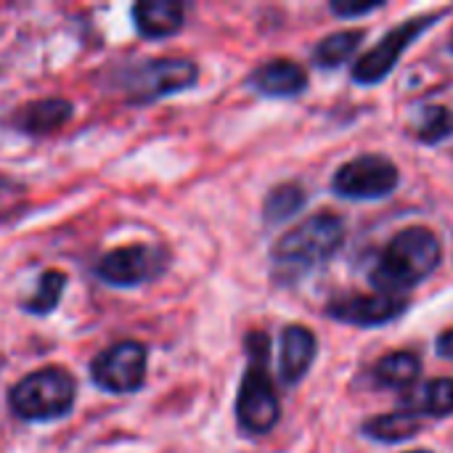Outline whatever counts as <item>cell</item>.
I'll use <instances>...</instances> for the list:
<instances>
[{
	"label": "cell",
	"instance_id": "obj_1",
	"mask_svg": "<svg viewBox=\"0 0 453 453\" xmlns=\"http://www.w3.org/2000/svg\"><path fill=\"white\" fill-rule=\"evenodd\" d=\"M443 260V244L427 226H411L398 231L380 252L369 281L385 297H401L425 284Z\"/></svg>",
	"mask_w": 453,
	"mask_h": 453
},
{
	"label": "cell",
	"instance_id": "obj_2",
	"mask_svg": "<svg viewBox=\"0 0 453 453\" xmlns=\"http://www.w3.org/2000/svg\"><path fill=\"white\" fill-rule=\"evenodd\" d=\"M345 244V220L334 212H316L289 228L271 250L273 279L295 284L329 263Z\"/></svg>",
	"mask_w": 453,
	"mask_h": 453
},
{
	"label": "cell",
	"instance_id": "obj_3",
	"mask_svg": "<svg viewBox=\"0 0 453 453\" xmlns=\"http://www.w3.org/2000/svg\"><path fill=\"white\" fill-rule=\"evenodd\" d=\"M268 334L252 332L247 337L250 366L242 377V388L236 395V422L247 435H265L281 419V403L268 372Z\"/></svg>",
	"mask_w": 453,
	"mask_h": 453
},
{
	"label": "cell",
	"instance_id": "obj_4",
	"mask_svg": "<svg viewBox=\"0 0 453 453\" xmlns=\"http://www.w3.org/2000/svg\"><path fill=\"white\" fill-rule=\"evenodd\" d=\"M74 377L66 369L45 366L16 382L8 395V403L11 411L24 422H50L66 417L74 406Z\"/></svg>",
	"mask_w": 453,
	"mask_h": 453
},
{
	"label": "cell",
	"instance_id": "obj_5",
	"mask_svg": "<svg viewBox=\"0 0 453 453\" xmlns=\"http://www.w3.org/2000/svg\"><path fill=\"white\" fill-rule=\"evenodd\" d=\"M446 13H449V11L422 13V16H411V19L401 21L398 27H393L372 50H366V53L356 61V66H353V72H350L353 82H358V85H380V82L398 66V61L403 58V53H406L427 29H433Z\"/></svg>",
	"mask_w": 453,
	"mask_h": 453
},
{
	"label": "cell",
	"instance_id": "obj_6",
	"mask_svg": "<svg viewBox=\"0 0 453 453\" xmlns=\"http://www.w3.org/2000/svg\"><path fill=\"white\" fill-rule=\"evenodd\" d=\"M401 183V170L393 159L382 154H361L350 162H345L334 178L332 191L342 199L353 202H372L390 196Z\"/></svg>",
	"mask_w": 453,
	"mask_h": 453
},
{
	"label": "cell",
	"instance_id": "obj_7",
	"mask_svg": "<svg viewBox=\"0 0 453 453\" xmlns=\"http://www.w3.org/2000/svg\"><path fill=\"white\" fill-rule=\"evenodd\" d=\"M146 366H149V350L143 342H133V340H122L117 345H111L109 350H104L93 366V382L106 390V393H135L143 388L146 380Z\"/></svg>",
	"mask_w": 453,
	"mask_h": 453
},
{
	"label": "cell",
	"instance_id": "obj_8",
	"mask_svg": "<svg viewBox=\"0 0 453 453\" xmlns=\"http://www.w3.org/2000/svg\"><path fill=\"white\" fill-rule=\"evenodd\" d=\"M165 250L149 244H130L106 252L96 265V276L111 287H138L149 279H157L165 271Z\"/></svg>",
	"mask_w": 453,
	"mask_h": 453
},
{
	"label": "cell",
	"instance_id": "obj_9",
	"mask_svg": "<svg viewBox=\"0 0 453 453\" xmlns=\"http://www.w3.org/2000/svg\"><path fill=\"white\" fill-rule=\"evenodd\" d=\"M199 80V66L188 58H154L133 72L127 90L133 101H154L170 93L194 88Z\"/></svg>",
	"mask_w": 453,
	"mask_h": 453
},
{
	"label": "cell",
	"instance_id": "obj_10",
	"mask_svg": "<svg viewBox=\"0 0 453 453\" xmlns=\"http://www.w3.org/2000/svg\"><path fill=\"white\" fill-rule=\"evenodd\" d=\"M406 311H409V303L403 297H385V295H372V297L353 295V297L332 300L326 305L329 319H334L340 324L361 326V329L385 326L390 321H398Z\"/></svg>",
	"mask_w": 453,
	"mask_h": 453
},
{
	"label": "cell",
	"instance_id": "obj_11",
	"mask_svg": "<svg viewBox=\"0 0 453 453\" xmlns=\"http://www.w3.org/2000/svg\"><path fill=\"white\" fill-rule=\"evenodd\" d=\"M319 353L316 334L308 326L292 324L281 332V356H279V377L284 385L295 388L311 372Z\"/></svg>",
	"mask_w": 453,
	"mask_h": 453
},
{
	"label": "cell",
	"instance_id": "obj_12",
	"mask_svg": "<svg viewBox=\"0 0 453 453\" xmlns=\"http://www.w3.org/2000/svg\"><path fill=\"white\" fill-rule=\"evenodd\" d=\"M250 85L268 98H295L308 88V72L292 58H271L250 74Z\"/></svg>",
	"mask_w": 453,
	"mask_h": 453
},
{
	"label": "cell",
	"instance_id": "obj_13",
	"mask_svg": "<svg viewBox=\"0 0 453 453\" xmlns=\"http://www.w3.org/2000/svg\"><path fill=\"white\" fill-rule=\"evenodd\" d=\"M69 117H72V101H66V98H42V101H32V104L21 106L11 117V122L21 133L48 135V133L58 130L64 122H69Z\"/></svg>",
	"mask_w": 453,
	"mask_h": 453
},
{
	"label": "cell",
	"instance_id": "obj_14",
	"mask_svg": "<svg viewBox=\"0 0 453 453\" xmlns=\"http://www.w3.org/2000/svg\"><path fill=\"white\" fill-rule=\"evenodd\" d=\"M186 8L175 0H143L133 8L135 27L143 37H167L183 27Z\"/></svg>",
	"mask_w": 453,
	"mask_h": 453
},
{
	"label": "cell",
	"instance_id": "obj_15",
	"mask_svg": "<svg viewBox=\"0 0 453 453\" xmlns=\"http://www.w3.org/2000/svg\"><path fill=\"white\" fill-rule=\"evenodd\" d=\"M401 411H409L414 417L425 414V417H451L453 414V377H441V380H430L425 385L411 388V393L403 395L401 401Z\"/></svg>",
	"mask_w": 453,
	"mask_h": 453
},
{
	"label": "cell",
	"instance_id": "obj_16",
	"mask_svg": "<svg viewBox=\"0 0 453 453\" xmlns=\"http://www.w3.org/2000/svg\"><path fill=\"white\" fill-rule=\"evenodd\" d=\"M422 374V361L409 350L388 353L372 369L374 388H393V390H411L417 388Z\"/></svg>",
	"mask_w": 453,
	"mask_h": 453
},
{
	"label": "cell",
	"instance_id": "obj_17",
	"mask_svg": "<svg viewBox=\"0 0 453 453\" xmlns=\"http://www.w3.org/2000/svg\"><path fill=\"white\" fill-rule=\"evenodd\" d=\"M364 435L377 441V443H403L411 441L422 433L419 417L409 411H393V414H380L364 422Z\"/></svg>",
	"mask_w": 453,
	"mask_h": 453
},
{
	"label": "cell",
	"instance_id": "obj_18",
	"mask_svg": "<svg viewBox=\"0 0 453 453\" xmlns=\"http://www.w3.org/2000/svg\"><path fill=\"white\" fill-rule=\"evenodd\" d=\"M364 29H340L326 35L316 48H313V64L319 69H340L342 64H348L356 50L364 42Z\"/></svg>",
	"mask_w": 453,
	"mask_h": 453
},
{
	"label": "cell",
	"instance_id": "obj_19",
	"mask_svg": "<svg viewBox=\"0 0 453 453\" xmlns=\"http://www.w3.org/2000/svg\"><path fill=\"white\" fill-rule=\"evenodd\" d=\"M303 204H305V191L297 183H281V186L271 188V194L265 196L263 218L268 226H279V223L289 220L295 212H300Z\"/></svg>",
	"mask_w": 453,
	"mask_h": 453
},
{
	"label": "cell",
	"instance_id": "obj_20",
	"mask_svg": "<svg viewBox=\"0 0 453 453\" xmlns=\"http://www.w3.org/2000/svg\"><path fill=\"white\" fill-rule=\"evenodd\" d=\"M414 133L422 143H441L453 135V111L441 106V104H427L422 106L417 122H414Z\"/></svg>",
	"mask_w": 453,
	"mask_h": 453
},
{
	"label": "cell",
	"instance_id": "obj_21",
	"mask_svg": "<svg viewBox=\"0 0 453 453\" xmlns=\"http://www.w3.org/2000/svg\"><path fill=\"white\" fill-rule=\"evenodd\" d=\"M64 287H66V276H64L61 271H48V273H42V279H40L35 295L24 303V311H27V313H35V316H48L50 311H56Z\"/></svg>",
	"mask_w": 453,
	"mask_h": 453
},
{
	"label": "cell",
	"instance_id": "obj_22",
	"mask_svg": "<svg viewBox=\"0 0 453 453\" xmlns=\"http://www.w3.org/2000/svg\"><path fill=\"white\" fill-rule=\"evenodd\" d=\"M385 5V0H364V3H353V0H334L332 3V11L342 19H358V16H366L372 11H380Z\"/></svg>",
	"mask_w": 453,
	"mask_h": 453
},
{
	"label": "cell",
	"instance_id": "obj_23",
	"mask_svg": "<svg viewBox=\"0 0 453 453\" xmlns=\"http://www.w3.org/2000/svg\"><path fill=\"white\" fill-rule=\"evenodd\" d=\"M21 196L19 186H11L8 180H0V215L11 212L16 207V199Z\"/></svg>",
	"mask_w": 453,
	"mask_h": 453
},
{
	"label": "cell",
	"instance_id": "obj_24",
	"mask_svg": "<svg viewBox=\"0 0 453 453\" xmlns=\"http://www.w3.org/2000/svg\"><path fill=\"white\" fill-rule=\"evenodd\" d=\"M435 353H438L441 358H449V361H453V329L443 332V334L438 337V342H435Z\"/></svg>",
	"mask_w": 453,
	"mask_h": 453
},
{
	"label": "cell",
	"instance_id": "obj_25",
	"mask_svg": "<svg viewBox=\"0 0 453 453\" xmlns=\"http://www.w3.org/2000/svg\"><path fill=\"white\" fill-rule=\"evenodd\" d=\"M406 453H433V451H425V449H419V451H406Z\"/></svg>",
	"mask_w": 453,
	"mask_h": 453
}]
</instances>
